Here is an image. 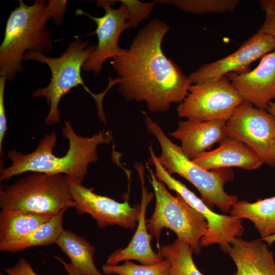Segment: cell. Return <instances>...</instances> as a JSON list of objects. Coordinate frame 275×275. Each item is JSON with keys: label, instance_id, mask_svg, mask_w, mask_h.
<instances>
[{"label": "cell", "instance_id": "obj_28", "mask_svg": "<svg viewBox=\"0 0 275 275\" xmlns=\"http://www.w3.org/2000/svg\"><path fill=\"white\" fill-rule=\"evenodd\" d=\"M47 2V9L51 19H53L56 26H61L65 15L67 1L49 0Z\"/></svg>", "mask_w": 275, "mask_h": 275}, {"label": "cell", "instance_id": "obj_16", "mask_svg": "<svg viewBox=\"0 0 275 275\" xmlns=\"http://www.w3.org/2000/svg\"><path fill=\"white\" fill-rule=\"evenodd\" d=\"M142 183V196L141 212L136 231L128 245L112 253L107 259L106 264L118 265L122 261L136 260L143 265L158 263L164 259L158 252L155 253L151 246L152 236L149 233L146 219L147 205L152 200L154 194L149 193L144 186L142 171L138 169Z\"/></svg>", "mask_w": 275, "mask_h": 275}, {"label": "cell", "instance_id": "obj_14", "mask_svg": "<svg viewBox=\"0 0 275 275\" xmlns=\"http://www.w3.org/2000/svg\"><path fill=\"white\" fill-rule=\"evenodd\" d=\"M227 76L244 101L266 109L275 99V50L264 56L253 70Z\"/></svg>", "mask_w": 275, "mask_h": 275}, {"label": "cell", "instance_id": "obj_4", "mask_svg": "<svg viewBox=\"0 0 275 275\" xmlns=\"http://www.w3.org/2000/svg\"><path fill=\"white\" fill-rule=\"evenodd\" d=\"M89 41L79 38L68 45L65 51L58 58H51L36 51L26 52L23 61H36L46 64L51 72L49 84L44 88H39L33 92V97H44L49 106L44 123L53 125L60 121L61 114L59 105L62 98L71 89L81 85L94 99L100 119L105 123L106 119L102 106V101L106 94L105 91L93 93L85 84L81 76V70L84 63L95 50L96 45H89Z\"/></svg>", "mask_w": 275, "mask_h": 275}, {"label": "cell", "instance_id": "obj_10", "mask_svg": "<svg viewBox=\"0 0 275 275\" xmlns=\"http://www.w3.org/2000/svg\"><path fill=\"white\" fill-rule=\"evenodd\" d=\"M226 135L249 146L264 163L275 164L270 156L275 141V120L265 109L243 101L227 121Z\"/></svg>", "mask_w": 275, "mask_h": 275}, {"label": "cell", "instance_id": "obj_36", "mask_svg": "<svg viewBox=\"0 0 275 275\" xmlns=\"http://www.w3.org/2000/svg\"><path fill=\"white\" fill-rule=\"evenodd\" d=\"M111 275H118V274H111Z\"/></svg>", "mask_w": 275, "mask_h": 275}, {"label": "cell", "instance_id": "obj_31", "mask_svg": "<svg viewBox=\"0 0 275 275\" xmlns=\"http://www.w3.org/2000/svg\"><path fill=\"white\" fill-rule=\"evenodd\" d=\"M259 3L261 9L265 11L275 12V0H261Z\"/></svg>", "mask_w": 275, "mask_h": 275}, {"label": "cell", "instance_id": "obj_7", "mask_svg": "<svg viewBox=\"0 0 275 275\" xmlns=\"http://www.w3.org/2000/svg\"><path fill=\"white\" fill-rule=\"evenodd\" d=\"M146 163L155 197L154 212L147 219L149 233L155 237L158 249L159 240L162 230L168 228L177 235V239L188 243L197 255L201 251V239L207 233L208 224L205 218L192 208L178 194L172 196L165 184L155 176Z\"/></svg>", "mask_w": 275, "mask_h": 275}, {"label": "cell", "instance_id": "obj_32", "mask_svg": "<svg viewBox=\"0 0 275 275\" xmlns=\"http://www.w3.org/2000/svg\"><path fill=\"white\" fill-rule=\"evenodd\" d=\"M267 111L269 113L275 120V101H271L268 104Z\"/></svg>", "mask_w": 275, "mask_h": 275}, {"label": "cell", "instance_id": "obj_21", "mask_svg": "<svg viewBox=\"0 0 275 275\" xmlns=\"http://www.w3.org/2000/svg\"><path fill=\"white\" fill-rule=\"evenodd\" d=\"M230 213L237 218L251 221L261 239L275 234V196L253 203L237 201L232 205Z\"/></svg>", "mask_w": 275, "mask_h": 275}, {"label": "cell", "instance_id": "obj_8", "mask_svg": "<svg viewBox=\"0 0 275 275\" xmlns=\"http://www.w3.org/2000/svg\"><path fill=\"white\" fill-rule=\"evenodd\" d=\"M244 100L227 75L193 84L177 107L178 117L198 121H228Z\"/></svg>", "mask_w": 275, "mask_h": 275}, {"label": "cell", "instance_id": "obj_23", "mask_svg": "<svg viewBox=\"0 0 275 275\" xmlns=\"http://www.w3.org/2000/svg\"><path fill=\"white\" fill-rule=\"evenodd\" d=\"M158 252L170 263V275H204L195 264L194 251L188 243L176 239L159 248Z\"/></svg>", "mask_w": 275, "mask_h": 275}, {"label": "cell", "instance_id": "obj_33", "mask_svg": "<svg viewBox=\"0 0 275 275\" xmlns=\"http://www.w3.org/2000/svg\"><path fill=\"white\" fill-rule=\"evenodd\" d=\"M263 241L268 244V245L271 244L273 242H275V234L272 235L266 238L261 239Z\"/></svg>", "mask_w": 275, "mask_h": 275}, {"label": "cell", "instance_id": "obj_29", "mask_svg": "<svg viewBox=\"0 0 275 275\" xmlns=\"http://www.w3.org/2000/svg\"><path fill=\"white\" fill-rule=\"evenodd\" d=\"M8 275H38L31 264L24 258H20L13 266L5 269Z\"/></svg>", "mask_w": 275, "mask_h": 275}, {"label": "cell", "instance_id": "obj_11", "mask_svg": "<svg viewBox=\"0 0 275 275\" xmlns=\"http://www.w3.org/2000/svg\"><path fill=\"white\" fill-rule=\"evenodd\" d=\"M66 177L78 214L90 215L100 228L114 225L129 229L137 227L141 205L132 207L128 200L117 202L95 193L93 188L85 186L80 181Z\"/></svg>", "mask_w": 275, "mask_h": 275}, {"label": "cell", "instance_id": "obj_9", "mask_svg": "<svg viewBox=\"0 0 275 275\" xmlns=\"http://www.w3.org/2000/svg\"><path fill=\"white\" fill-rule=\"evenodd\" d=\"M152 163L155 167L156 177L170 189L179 195L188 204L205 218L208 224V231L201 239L202 246L218 244L221 249L227 253L231 241L236 237H239L244 231L241 219L231 215H222L214 212L201 199L168 173L156 157L152 158Z\"/></svg>", "mask_w": 275, "mask_h": 275}, {"label": "cell", "instance_id": "obj_17", "mask_svg": "<svg viewBox=\"0 0 275 275\" xmlns=\"http://www.w3.org/2000/svg\"><path fill=\"white\" fill-rule=\"evenodd\" d=\"M192 160L208 171L231 167L256 170L264 163L249 146L227 136L217 148L203 152Z\"/></svg>", "mask_w": 275, "mask_h": 275}, {"label": "cell", "instance_id": "obj_1", "mask_svg": "<svg viewBox=\"0 0 275 275\" xmlns=\"http://www.w3.org/2000/svg\"><path fill=\"white\" fill-rule=\"evenodd\" d=\"M169 31L166 23L152 19L139 30L129 48L111 61L122 95L128 101L145 102L151 113L166 112L172 103H181L193 85L163 52L162 40Z\"/></svg>", "mask_w": 275, "mask_h": 275}, {"label": "cell", "instance_id": "obj_25", "mask_svg": "<svg viewBox=\"0 0 275 275\" xmlns=\"http://www.w3.org/2000/svg\"><path fill=\"white\" fill-rule=\"evenodd\" d=\"M102 269L105 275H170V264L167 260L152 265H139L126 261L121 265L104 264Z\"/></svg>", "mask_w": 275, "mask_h": 275}, {"label": "cell", "instance_id": "obj_34", "mask_svg": "<svg viewBox=\"0 0 275 275\" xmlns=\"http://www.w3.org/2000/svg\"><path fill=\"white\" fill-rule=\"evenodd\" d=\"M270 156L272 161L275 163V141L273 142L271 148Z\"/></svg>", "mask_w": 275, "mask_h": 275}, {"label": "cell", "instance_id": "obj_35", "mask_svg": "<svg viewBox=\"0 0 275 275\" xmlns=\"http://www.w3.org/2000/svg\"><path fill=\"white\" fill-rule=\"evenodd\" d=\"M0 275H4V274H3V273H1Z\"/></svg>", "mask_w": 275, "mask_h": 275}, {"label": "cell", "instance_id": "obj_18", "mask_svg": "<svg viewBox=\"0 0 275 275\" xmlns=\"http://www.w3.org/2000/svg\"><path fill=\"white\" fill-rule=\"evenodd\" d=\"M230 244L227 253L236 266L234 275H275L273 252L261 239L247 241L236 237Z\"/></svg>", "mask_w": 275, "mask_h": 275}, {"label": "cell", "instance_id": "obj_6", "mask_svg": "<svg viewBox=\"0 0 275 275\" xmlns=\"http://www.w3.org/2000/svg\"><path fill=\"white\" fill-rule=\"evenodd\" d=\"M75 203L65 175L34 172L1 186L0 208L52 217Z\"/></svg>", "mask_w": 275, "mask_h": 275}, {"label": "cell", "instance_id": "obj_13", "mask_svg": "<svg viewBox=\"0 0 275 275\" xmlns=\"http://www.w3.org/2000/svg\"><path fill=\"white\" fill-rule=\"evenodd\" d=\"M274 50L275 39L258 31L235 52L202 65L188 77L193 84H195L216 80L232 72L248 71L253 62Z\"/></svg>", "mask_w": 275, "mask_h": 275}, {"label": "cell", "instance_id": "obj_15", "mask_svg": "<svg viewBox=\"0 0 275 275\" xmlns=\"http://www.w3.org/2000/svg\"><path fill=\"white\" fill-rule=\"evenodd\" d=\"M226 122L186 119L179 121L177 128L170 135L180 142L182 152L193 160L227 137Z\"/></svg>", "mask_w": 275, "mask_h": 275}, {"label": "cell", "instance_id": "obj_12", "mask_svg": "<svg viewBox=\"0 0 275 275\" xmlns=\"http://www.w3.org/2000/svg\"><path fill=\"white\" fill-rule=\"evenodd\" d=\"M117 1L99 0L97 1V7L102 8L105 14L101 17H95L81 10H77L76 14L85 15L94 21L97 27L92 33L97 36L98 43L95 50L90 55L82 66V70L99 73L104 62L109 58L122 55L126 49L119 46L118 40L122 33L128 29L127 9L121 3L117 9L112 7Z\"/></svg>", "mask_w": 275, "mask_h": 275}, {"label": "cell", "instance_id": "obj_2", "mask_svg": "<svg viewBox=\"0 0 275 275\" xmlns=\"http://www.w3.org/2000/svg\"><path fill=\"white\" fill-rule=\"evenodd\" d=\"M64 123L62 134L69 145L64 156L58 157L52 152L57 144L56 133L46 134L30 153L24 154L14 150L9 151L7 157L11 164L7 168L1 166L0 181L26 172H37L62 174L82 183L89 164L98 160V147L109 144L113 140V133L109 130H102L91 137H84L75 132L68 120H65Z\"/></svg>", "mask_w": 275, "mask_h": 275}, {"label": "cell", "instance_id": "obj_30", "mask_svg": "<svg viewBox=\"0 0 275 275\" xmlns=\"http://www.w3.org/2000/svg\"><path fill=\"white\" fill-rule=\"evenodd\" d=\"M259 31L268 34L275 39V12H265L264 22Z\"/></svg>", "mask_w": 275, "mask_h": 275}, {"label": "cell", "instance_id": "obj_27", "mask_svg": "<svg viewBox=\"0 0 275 275\" xmlns=\"http://www.w3.org/2000/svg\"><path fill=\"white\" fill-rule=\"evenodd\" d=\"M7 79L5 76H0V155L4 157L3 143L7 131V120L5 106L4 95Z\"/></svg>", "mask_w": 275, "mask_h": 275}, {"label": "cell", "instance_id": "obj_22", "mask_svg": "<svg viewBox=\"0 0 275 275\" xmlns=\"http://www.w3.org/2000/svg\"><path fill=\"white\" fill-rule=\"evenodd\" d=\"M67 210H62L26 236L9 243L0 245V251L16 253L33 246L56 243L64 230L63 218Z\"/></svg>", "mask_w": 275, "mask_h": 275}, {"label": "cell", "instance_id": "obj_19", "mask_svg": "<svg viewBox=\"0 0 275 275\" xmlns=\"http://www.w3.org/2000/svg\"><path fill=\"white\" fill-rule=\"evenodd\" d=\"M55 244L70 259L67 263L56 257L69 275H104L94 262L95 248L83 237L64 229Z\"/></svg>", "mask_w": 275, "mask_h": 275}, {"label": "cell", "instance_id": "obj_26", "mask_svg": "<svg viewBox=\"0 0 275 275\" xmlns=\"http://www.w3.org/2000/svg\"><path fill=\"white\" fill-rule=\"evenodd\" d=\"M118 1L125 5L127 8L128 29L136 28L142 21L148 19L156 4L154 1L149 3L142 2L138 0Z\"/></svg>", "mask_w": 275, "mask_h": 275}, {"label": "cell", "instance_id": "obj_5", "mask_svg": "<svg viewBox=\"0 0 275 275\" xmlns=\"http://www.w3.org/2000/svg\"><path fill=\"white\" fill-rule=\"evenodd\" d=\"M149 133L157 139L161 148L157 159L170 175L177 174L191 183L199 191L201 199L210 209L216 206L225 212L231 210L238 201L236 196L225 190V184L233 179V172L229 168L206 170L187 158L180 146L173 143L159 125L152 120L146 112L141 111Z\"/></svg>", "mask_w": 275, "mask_h": 275}, {"label": "cell", "instance_id": "obj_24", "mask_svg": "<svg viewBox=\"0 0 275 275\" xmlns=\"http://www.w3.org/2000/svg\"><path fill=\"white\" fill-rule=\"evenodd\" d=\"M154 2L162 5H173L195 14L232 12L239 3L238 0H156Z\"/></svg>", "mask_w": 275, "mask_h": 275}, {"label": "cell", "instance_id": "obj_20", "mask_svg": "<svg viewBox=\"0 0 275 275\" xmlns=\"http://www.w3.org/2000/svg\"><path fill=\"white\" fill-rule=\"evenodd\" d=\"M52 217L44 216L12 209L0 212V245L22 238Z\"/></svg>", "mask_w": 275, "mask_h": 275}, {"label": "cell", "instance_id": "obj_3", "mask_svg": "<svg viewBox=\"0 0 275 275\" xmlns=\"http://www.w3.org/2000/svg\"><path fill=\"white\" fill-rule=\"evenodd\" d=\"M18 2V7L11 12L0 46V76L9 81L23 71L22 62L26 52L44 54L53 46L51 34L46 28L51 19L48 2L36 0L32 5Z\"/></svg>", "mask_w": 275, "mask_h": 275}]
</instances>
